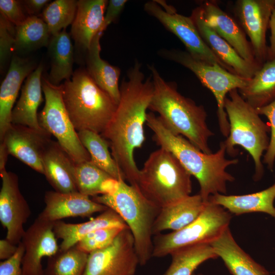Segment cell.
I'll list each match as a JSON object with an SVG mask.
<instances>
[{
	"mask_svg": "<svg viewBox=\"0 0 275 275\" xmlns=\"http://www.w3.org/2000/svg\"><path fill=\"white\" fill-rule=\"evenodd\" d=\"M120 87V99L115 113L101 134L108 143L111 154L129 184L138 188L140 174L134 152L145 140L144 125L152 99L151 77L145 79L136 61Z\"/></svg>",
	"mask_w": 275,
	"mask_h": 275,
	"instance_id": "cell-1",
	"label": "cell"
},
{
	"mask_svg": "<svg viewBox=\"0 0 275 275\" xmlns=\"http://www.w3.org/2000/svg\"><path fill=\"white\" fill-rule=\"evenodd\" d=\"M146 124L154 133L153 139L156 144L171 152L197 179L200 187L199 194L204 201L217 193L226 194L227 183L235 180L226 169L239 160L226 158V148L223 141L216 152L207 154L184 137L171 132L153 113L147 114Z\"/></svg>",
	"mask_w": 275,
	"mask_h": 275,
	"instance_id": "cell-2",
	"label": "cell"
},
{
	"mask_svg": "<svg viewBox=\"0 0 275 275\" xmlns=\"http://www.w3.org/2000/svg\"><path fill=\"white\" fill-rule=\"evenodd\" d=\"M149 68L153 85L149 109L159 114L158 118L171 132L184 137L204 153H212L208 142L214 133L207 124L204 106L181 94L176 85L166 81L153 65Z\"/></svg>",
	"mask_w": 275,
	"mask_h": 275,
	"instance_id": "cell-3",
	"label": "cell"
},
{
	"mask_svg": "<svg viewBox=\"0 0 275 275\" xmlns=\"http://www.w3.org/2000/svg\"><path fill=\"white\" fill-rule=\"evenodd\" d=\"M125 181L113 179L105 193L92 200L113 210L125 222L133 235L140 264L145 265L152 257V228L160 209Z\"/></svg>",
	"mask_w": 275,
	"mask_h": 275,
	"instance_id": "cell-4",
	"label": "cell"
},
{
	"mask_svg": "<svg viewBox=\"0 0 275 275\" xmlns=\"http://www.w3.org/2000/svg\"><path fill=\"white\" fill-rule=\"evenodd\" d=\"M61 85L63 99L76 131L87 130L101 134L115 113V102L85 69L77 70Z\"/></svg>",
	"mask_w": 275,
	"mask_h": 275,
	"instance_id": "cell-5",
	"label": "cell"
},
{
	"mask_svg": "<svg viewBox=\"0 0 275 275\" xmlns=\"http://www.w3.org/2000/svg\"><path fill=\"white\" fill-rule=\"evenodd\" d=\"M191 177L171 152L160 147L150 154L140 170L138 188L161 209L190 195Z\"/></svg>",
	"mask_w": 275,
	"mask_h": 275,
	"instance_id": "cell-6",
	"label": "cell"
},
{
	"mask_svg": "<svg viewBox=\"0 0 275 275\" xmlns=\"http://www.w3.org/2000/svg\"><path fill=\"white\" fill-rule=\"evenodd\" d=\"M226 97L224 108L230 124L228 136L223 141L226 153L231 156L237 154L235 147L244 148L252 156L255 164V181L259 180L264 174L261 158L267 150L269 142V124L260 117L256 109L245 101L234 89Z\"/></svg>",
	"mask_w": 275,
	"mask_h": 275,
	"instance_id": "cell-7",
	"label": "cell"
},
{
	"mask_svg": "<svg viewBox=\"0 0 275 275\" xmlns=\"http://www.w3.org/2000/svg\"><path fill=\"white\" fill-rule=\"evenodd\" d=\"M231 213L223 207L207 202L204 209L193 222L183 228L153 239L152 257L160 258L185 247L210 244L229 228Z\"/></svg>",
	"mask_w": 275,
	"mask_h": 275,
	"instance_id": "cell-8",
	"label": "cell"
},
{
	"mask_svg": "<svg viewBox=\"0 0 275 275\" xmlns=\"http://www.w3.org/2000/svg\"><path fill=\"white\" fill-rule=\"evenodd\" d=\"M160 54L192 71L201 84L213 94L217 103L219 130L225 137L230 132V124L224 108L227 95L232 90L244 87L249 79L232 73L218 65L211 64L193 58L188 52L180 50H162Z\"/></svg>",
	"mask_w": 275,
	"mask_h": 275,
	"instance_id": "cell-9",
	"label": "cell"
},
{
	"mask_svg": "<svg viewBox=\"0 0 275 275\" xmlns=\"http://www.w3.org/2000/svg\"><path fill=\"white\" fill-rule=\"evenodd\" d=\"M45 104L38 115L40 126L57 142L75 164L91 160L66 110L61 84L56 86L47 78H42Z\"/></svg>",
	"mask_w": 275,
	"mask_h": 275,
	"instance_id": "cell-10",
	"label": "cell"
},
{
	"mask_svg": "<svg viewBox=\"0 0 275 275\" xmlns=\"http://www.w3.org/2000/svg\"><path fill=\"white\" fill-rule=\"evenodd\" d=\"M139 264L134 238L128 227L109 245L89 254L83 275H134Z\"/></svg>",
	"mask_w": 275,
	"mask_h": 275,
	"instance_id": "cell-11",
	"label": "cell"
},
{
	"mask_svg": "<svg viewBox=\"0 0 275 275\" xmlns=\"http://www.w3.org/2000/svg\"><path fill=\"white\" fill-rule=\"evenodd\" d=\"M144 9L148 14L156 18L168 30L176 36L185 45L186 51L193 58L207 63L218 65L234 73L204 41L190 17L177 14L176 12H168L161 8L155 1L146 3Z\"/></svg>",
	"mask_w": 275,
	"mask_h": 275,
	"instance_id": "cell-12",
	"label": "cell"
},
{
	"mask_svg": "<svg viewBox=\"0 0 275 275\" xmlns=\"http://www.w3.org/2000/svg\"><path fill=\"white\" fill-rule=\"evenodd\" d=\"M0 222L6 230V238L16 245L25 233L24 225L31 210L20 192L17 175L6 169L0 172Z\"/></svg>",
	"mask_w": 275,
	"mask_h": 275,
	"instance_id": "cell-13",
	"label": "cell"
},
{
	"mask_svg": "<svg viewBox=\"0 0 275 275\" xmlns=\"http://www.w3.org/2000/svg\"><path fill=\"white\" fill-rule=\"evenodd\" d=\"M275 0H239L235 11L240 26L250 40L255 59L262 65L267 58L266 33Z\"/></svg>",
	"mask_w": 275,
	"mask_h": 275,
	"instance_id": "cell-14",
	"label": "cell"
},
{
	"mask_svg": "<svg viewBox=\"0 0 275 275\" xmlns=\"http://www.w3.org/2000/svg\"><path fill=\"white\" fill-rule=\"evenodd\" d=\"M54 222L37 217L25 230L21 242L24 247L22 268L23 275H44L41 261L60 250L53 231Z\"/></svg>",
	"mask_w": 275,
	"mask_h": 275,
	"instance_id": "cell-15",
	"label": "cell"
},
{
	"mask_svg": "<svg viewBox=\"0 0 275 275\" xmlns=\"http://www.w3.org/2000/svg\"><path fill=\"white\" fill-rule=\"evenodd\" d=\"M51 135L47 131L12 124L0 143L5 145L9 154L44 175L42 156Z\"/></svg>",
	"mask_w": 275,
	"mask_h": 275,
	"instance_id": "cell-16",
	"label": "cell"
},
{
	"mask_svg": "<svg viewBox=\"0 0 275 275\" xmlns=\"http://www.w3.org/2000/svg\"><path fill=\"white\" fill-rule=\"evenodd\" d=\"M204 22L230 44L245 61L259 64L241 27L215 1H206L197 8Z\"/></svg>",
	"mask_w": 275,
	"mask_h": 275,
	"instance_id": "cell-17",
	"label": "cell"
},
{
	"mask_svg": "<svg viewBox=\"0 0 275 275\" xmlns=\"http://www.w3.org/2000/svg\"><path fill=\"white\" fill-rule=\"evenodd\" d=\"M44 202L45 207L37 217L50 222L70 217H89L108 209L78 191H47L44 195Z\"/></svg>",
	"mask_w": 275,
	"mask_h": 275,
	"instance_id": "cell-18",
	"label": "cell"
},
{
	"mask_svg": "<svg viewBox=\"0 0 275 275\" xmlns=\"http://www.w3.org/2000/svg\"><path fill=\"white\" fill-rule=\"evenodd\" d=\"M36 68L35 63L31 59L16 55L11 59L0 88V141L12 124L13 105L22 82Z\"/></svg>",
	"mask_w": 275,
	"mask_h": 275,
	"instance_id": "cell-19",
	"label": "cell"
},
{
	"mask_svg": "<svg viewBox=\"0 0 275 275\" xmlns=\"http://www.w3.org/2000/svg\"><path fill=\"white\" fill-rule=\"evenodd\" d=\"M200 36L215 56L234 74L245 79L251 78L262 66L243 59L226 40L202 19L197 8L190 16Z\"/></svg>",
	"mask_w": 275,
	"mask_h": 275,
	"instance_id": "cell-20",
	"label": "cell"
},
{
	"mask_svg": "<svg viewBox=\"0 0 275 275\" xmlns=\"http://www.w3.org/2000/svg\"><path fill=\"white\" fill-rule=\"evenodd\" d=\"M44 175L54 190L67 193L78 191L75 179L76 164L58 142L50 140L42 156Z\"/></svg>",
	"mask_w": 275,
	"mask_h": 275,
	"instance_id": "cell-21",
	"label": "cell"
},
{
	"mask_svg": "<svg viewBox=\"0 0 275 275\" xmlns=\"http://www.w3.org/2000/svg\"><path fill=\"white\" fill-rule=\"evenodd\" d=\"M108 3L106 0L78 1L71 36L81 51L87 52L95 35L104 32L102 25Z\"/></svg>",
	"mask_w": 275,
	"mask_h": 275,
	"instance_id": "cell-22",
	"label": "cell"
},
{
	"mask_svg": "<svg viewBox=\"0 0 275 275\" xmlns=\"http://www.w3.org/2000/svg\"><path fill=\"white\" fill-rule=\"evenodd\" d=\"M43 70L41 63L26 77L20 97L12 112V124L26 126L39 131H46L40 126L37 114V109L43 100Z\"/></svg>",
	"mask_w": 275,
	"mask_h": 275,
	"instance_id": "cell-23",
	"label": "cell"
},
{
	"mask_svg": "<svg viewBox=\"0 0 275 275\" xmlns=\"http://www.w3.org/2000/svg\"><path fill=\"white\" fill-rule=\"evenodd\" d=\"M207 202L200 194L190 195L161 208L153 224V234L167 230L178 231L186 227L200 216Z\"/></svg>",
	"mask_w": 275,
	"mask_h": 275,
	"instance_id": "cell-24",
	"label": "cell"
},
{
	"mask_svg": "<svg viewBox=\"0 0 275 275\" xmlns=\"http://www.w3.org/2000/svg\"><path fill=\"white\" fill-rule=\"evenodd\" d=\"M128 227L120 216L108 208L96 217L78 224L54 222L53 231L57 238L62 239L60 250L64 251L74 246L81 239L92 232L104 228Z\"/></svg>",
	"mask_w": 275,
	"mask_h": 275,
	"instance_id": "cell-25",
	"label": "cell"
},
{
	"mask_svg": "<svg viewBox=\"0 0 275 275\" xmlns=\"http://www.w3.org/2000/svg\"><path fill=\"white\" fill-rule=\"evenodd\" d=\"M210 245L232 275H270L238 245L229 228Z\"/></svg>",
	"mask_w": 275,
	"mask_h": 275,
	"instance_id": "cell-26",
	"label": "cell"
},
{
	"mask_svg": "<svg viewBox=\"0 0 275 275\" xmlns=\"http://www.w3.org/2000/svg\"><path fill=\"white\" fill-rule=\"evenodd\" d=\"M275 183L263 190L243 195H226L217 193L208 201L239 215L251 212H263L275 218Z\"/></svg>",
	"mask_w": 275,
	"mask_h": 275,
	"instance_id": "cell-27",
	"label": "cell"
},
{
	"mask_svg": "<svg viewBox=\"0 0 275 275\" xmlns=\"http://www.w3.org/2000/svg\"><path fill=\"white\" fill-rule=\"evenodd\" d=\"M103 32H98L93 39L87 51L86 71L94 82L108 94L118 105L120 99L119 79L120 69L109 64L100 57V38Z\"/></svg>",
	"mask_w": 275,
	"mask_h": 275,
	"instance_id": "cell-28",
	"label": "cell"
},
{
	"mask_svg": "<svg viewBox=\"0 0 275 275\" xmlns=\"http://www.w3.org/2000/svg\"><path fill=\"white\" fill-rule=\"evenodd\" d=\"M50 60V70L47 78L56 86L64 79H70L73 74V46L66 29L51 36L47 46Z\"/></svg>",
	"mask_w": 275,
	"mask_h": 275,
	"instance_id": "cell-29",
	"label": "cell"
},
{
	"mask_svg": "<svg viewBox=\"0 0 275 275\" xmlns=\"http://www.w3.org/2000/svg\"><path fill=\"white\" fill-rule=\"evenodd\" d=\"M238 91L243 99L255 108L274 101L275 60L266 61L248 80L246 85Z\"/></svg>",
	"mask_w": 275,
	"mask_h": 275,
	"instance_id": "cell-30",
	"label": "cell"
},
{
	"mask_svg": "<svg viewBox=\"0 0 275 275\" xmlns=\"http://www.w3.org/2000/svg\"><path fill=\"white\" fill-rule=\"evenodd\" d=\"M50 37L48 26L41 18L28 16L22 23L15 26L13 50L17 53H26L47 47Z\"/></svg>",
	"mask_w": 275,
	"mask_h": 275,
	"instance_id": "cell-31",
	"label": "cell"
},
{
	"mask_svg": "<svg viewBox=\"0 0 275 275\" xmlns=\"http://www.w3.org/2000/svg\"><path fill=\"white\" fill-rule=\"evenodd\" d=\"M81 143L90 154L91 161L113 179L125 180L117 163L109 152L108 142L99 133L90 130L77 132Z\"/></svg>",
	"mask_w": 275,
	"mask_h": 275,
	"instance_id": "cell-32",
	"label": "cell"
},
{
	"mask_svg": "<svg viewBox=\"0 0 275 275\" xmlns=\"http://www.w3.org/2000/svg\"><path fill=\"white\" fill-rule=\"evenodd\" d=\"M172 262L163 275H194L203 262L218 257L210 244H201L178 249L171 254Z\"/></svg>",
	"mask_w": 275,
	"mask_h": 275,
	"instance_id": "cell-33",
	"label": "cell"
},
{
	"mask_svg": "<svg viewBox=\"0 0 275 275\" xmlns=\"http://www.w3.org/2000/svg\"><path fill=\"white\" fill-rule=\"evenodd\" d=\"M88 254L76 248L59 251L48 258L44 275H83Z\"/></svg>",
	"mask_w": 275,
	"mask_h": 275,
	"instance_id": "cell-34",
	"label": "cell"
},
{
	"mask_svg": "<svg viewBox=\"0 0 275 275\" xmlns=\"http://www.w3.org/2000/svg\"><path fill=\"white\" fill-rule=\"evenodd\" d=\"M111 179L113 178L91 160L75 165V179L77 190L83 195L93 197L102 195L105 183Z\"/></svg>",
	"mask_w": 275,
	"mask_h": 275,
	"instance_id": "cell-35",
	"label": "cell"
},
{
	"mask_svg": "<svg viewBox=\"0 0 275 275\" xmlns=\"http://www.w3.org/2000/svg\"><path fill=\"white\" fill-rule=\"evenodd\" d=\"M78 1L56 0L49 3L41 13L51 36L72 24L76 15Z\"/></svg>",
	"mask_w": 275,
	"mask_h": 275,
	"instance_id": "cell-36",
	"label": "cell"
},
{
	"mask_svg": "<svg viewBox=\"0 0 275 275\" xmlns=\"http://www.w3.org/2000/svg\"><path fill=\"white\" fill-rule=\"evenodd\" d=\"M123 229L108 227L95 230L81 239L75 246L89 254L109 245Z\"/></svg>",
	"mask_w": 275,
	"mask_h": 275,
	"instance_id": "cell-37",
	"label": "cell"
},
{
	"mask_svg": "<svg viewBox=\"0 0 275 275\" xmlns=\"http://www.w3.org/2000/svg\"><path fill=\"white\" fill-rule=\"evenodd\" d=\"M15 26L0 14V65L2 71L8 64L15 43Z\"/></svg>",
	"mask_w": 275,
	"mask_h": 275,
	"instance_id": "cell-38",
	"label": "cell"
},
{
	"mask_svg": "<svg viewBox=\"0 0 275 275\" xmlns=\"http://www.w3.org/2000/svg\"><path fill=\"white\" fill-rule=\"evenodd\" d=\"M256 109L260 115L265 116L269 121L270 136L268 147L263 155L262 163L272 172L275 161V100L265 106Z\"/></svg>",
	"mask_w": 275,
	"mask_h": 275,
	"instance_id": "cell-39",
	"label": "cell"
},
{
	"mask_svg": "<svg viewBox=\"0 0 275 275\" xmlns=\"http://www.w3.org/2000/svg\"><path fill=\"white\" fill-rule=\"evenodd\" d=\"M20 1L1 0L0 12L15 26L22 23L28 18L23 11Z\"/></svg>",
	"mask_w": 275,
	"mask_h": 275,
	"instance_id": "cell-40",
	"label": "cell"
},
{
	"mask_svg": "<svg viewBox=\"0 0 275 275\" xmlns=\"http://www.w3.org/2000/svg\"><path fill=\"white\" fill-rule=\"evenodd\" d=\"M15 253L11 257L0 262V275H23L22 263L24 247L20 241Z\"/></svg>",
	"mask_w": 275,
	"mask_h": 275,
	"instance_id": "cell-41",
	"label": "cell"
},
{
	"mask_svg": "<svg viewBox=\"0 0 275 275\" xmlns=\"http://www.w3.org/2000/svg\"><path fill=\"white\" fill-rule=\"evenodd\" d=\"M127 2L126 0L108 1L102 25V29L104 31L111 23L116 20Z\"/></svg>",
	"mask_w": 275,
	"mask_h": 275,
	"instance_id": "cell-42",
	"label": "cell"
},
{
	"mask_svg": "<svg viewBox=\"0 0 275 275\" xmlns=\"http://www.w3.org/2000/svg\"><path fill=\"white\" fill-rule=\"evenodd\" d=\"M50 1L48 0H24L20 3L29 16H37L42 9L46 7Z\"/></svg>",
	"mask_w": 275,
	"mask_h": 275,
	"instance_id": "cell-43",
	"label": "cell"
},
{
	"mask_svg": "<svg viewBox=\"0 0 275 275\" xmlns=\"http://www.w3.org/2000/svg\"><path fill=\"white\" fill-rule=\"evenodd\" d=\"M269 28L270 29V45L268 47L267 60H275V7L270 18Z\"/></svg>",
	"mask_w": 275,
	"mask_h": 275,
	"instance_id": "cell-44",
	"label": "cell"
},
{
	"mask_svg": "<svg viewBox=\"0 0 275 275\" xmlns=\"http://www.w3.org/2000/svg\"><path fill=\"white\" fill-rule=\"evenodd\" d=\"M18 245L7 239L0 240V259L4 260L12 256L16 252Z\"/></svg>",
	"mask_w": 275,
	"mask_h": 275,
	"instance_id": "cell-45",
	"label": "cell"
},
{
	"mask_svg": "<svg viewBox=\"0 0 275 275\" xmlns=\"http://www.w3.org/2000/svg\"><path fill=\"white\" fill-rule=\"evenodd\" d=\"M9 155L5 145L1 143L0 144V172L6 170V166L8 156Z\"/></svg>",
	"mask_w": 275,
	"mask_h": 275,
	"instance_id": "cell-46",
	"label": "cell"
},
{
	"mask_svg": "<svg viewBox=\"0 0 275 275\" xmlns=\"http://www.w3.org/2000/svg\"><path fill=\"white\" fill-rule=\"evenodd\" d=\"M194 275H203V274L200 273V274H194Z\"/></svg>",
	"mask_w": 275,
	"mask_h": 275,
	"instance_id": "cell-47",
	"label": "cell"
}]
</instances>
